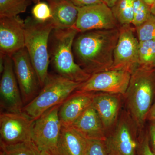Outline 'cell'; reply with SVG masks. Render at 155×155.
Here are the masks:
<instances>
[{
    "mask_svg": "<svg viewBox=\"0 0 155 155\" xmlns=\"http://www.w3.org/2000/svg\"><path fill=\"white\" fill-rule=\"evenodd\" d=\"M119 27L78 34L73 43V54L76 63L85 72L91 75L110 68Z\"/></svg>",
    "mask_w": 155,
    "mask_h": 155,
    "instance_id": "1",
    "label": "cell"
},
{
    "mask_svg": "<svg viewBox=\"0 0 155 155\" xmlns=\"http://www.w3.org/2000/svg\"><path fill=\"white\" fill-rule=\"evenodd\" d=\"M78 31L75 28H54L50 35V63L57 74L76 82L83 83L91 76L76 63L73 44Z\"/></svg>",
    "mask_w": 155,
    "mask_h": 155,
    "instance_id": "2",
    "label": "cell"
},
{
    "mask_svg": "<svg viewBox=\"0 0 155 155\" xmlns=\"http://www.w3.org/2000/svg\"><path fill=\"white\" fill-rule=\"evenodd\" d=\"M124 97L128 112L139 130L155 101V68L138 67L131 74Z\"/></svg>",
    "mask_w": 155,
    "mask_h": 155,
    "instance_id": "3",
    "label": "cell"
},
{
    "mask_svg": "<svg viewBox=\"0 0 155 155\" xmlns=\"http://www.w3.org/2000/svg\"><path fill=\"white\" fill-rule=\"evenodd\" d=\"M24 21L25 47L42 88L49 74V41L51 33L55 28L54 25L51 19L46 22H39L32 17H28Z\"/></svg>",
    "mask_w": 155,
    "mask_h": 155,
    "instance_id": "4",
    "label": "cell"
},
{
    "mask_svg": "<svg viewBox=\"0 0 155 155\" xmlns=\"http://www.w3.org/2000/svg\"><path fill=\"white\" fill-rule=\"evenodd\" d=\"M81 83L58 74H49L41 90L24 106L22 113L35 120L49 109L62 104Z\"/></svg>",
    "mask_w": 155,
    "mask_h": 155,
    "instance_id": "5",
    "label": "cell"
},
{
    "mask_svg": "<svg viewBox=\"0 0 155 155\" xmlns=\"http://www.w3.org/2000/svg\"><path fill=\"white\" fill-rule=\"evenodd\" d=\"M61 105L49 109L34 122L31 142L39 152L56 155L62 127L59 115Z\"/></svg>",
    "mask_w": 155,
    "mask_h": 155,
    "instance_id": "6",
    "label": "cell"
},
{
    "mask_svg": "<svg viewBox=\"0 0 155 155\" xmlns=\"http://www.w3.org/2000/svg\"><path fill=\"white\" fill-rule=\"evenodd\" d=\"M138 130L129 113H122L114 130L107 134L105 140L109 155H137Z\"/></svg>",
    "mask_w": 155,
    "mask_h": 155,
    "instance_id": "7",
    "label": "cell"
},
{
    "mask_svg": "<svg viewBox=\"0 0 155 155\" xmlns=\"http://www.w3.org/2000/svg\"><path fill=\"white\" fill-rule=\"evenodd\" d=\"M34 121L22 112H2L0 115V146L31 142Z\"/></svg>",
    "mask_w": 155,
    "mask_h": 155,
    "instance_id": "8",
    "label": "cell"
},
{
    "mask_svg": "<svg viewBox=\"0 0 155 155\" xmlns=\"http://www.w3.org/2000/svg\"><path fill=\"white\" fill-rule=\"evenodd\" d=\"M131 25H120L119 35L114 52V62L109 69L124 70L131 74L139 67L138 38Z\"/></svg>",
    "mask_w": 155,
    "mask_h": 155,
    "instance_id": "9",
    "label": "cell"
},
{
    "mask_svg": "<svg viewBox=\"0 0 155 155\" xmlns=\"http://www.w3.org/2000/svg\"><path fill=\"white\" fill-rule=\"evenodd\" d=\"M131 73L124 70L110 69L92 74L81 83L78 90L90 92H103L124 96Z\"/></svg>",
    "mask_w": 155,
    "mask_h": 155,
    "instance_id": "10",
    "label": "cell"
},
{
    "mask_svg": "<svg viewBox=\"0 0 155 155\" xmlns=\"http://www.w3.org/2000/svg\"><path fill=\"white\" fill-rule=\"evenodd\" d=\"M78 8V16L74 28L78 33L120 27L111 8L105 3Z\"/></svg>",
    "mask_w": 155,
    "mask_h": 155,
    "instance_id": "11",
    "label": "cell"
},
{
    "mask_svg": "<svg viewBox=\"0 0 155 155\" xmlns=\"http://www.w3.org/2000/svg\"><path fill=\"white\" fill-rule=\"evenodd\" d=\"M11 58L25 106L38 94L41 87L38 77L25 47L15 53Z\"/></svg>",
    "mask_w": 155,
    "mask_h": 155,
    "instance_id": "12",
    "label": "cell"
},
{
    "mask_svg": "<svg viewBox=\"0 0 155 155\" xmlns=\"http://www.w3.org/2000/svg\"><path fill=\"white\" fill-rule=\"evenodd\" d=\"M1 108L3 112L21 113L24 104L11 57L5 56L4 67L0 82Z\"/></svg>",
    "mask_w": 155,
    "mask_h": 155,
    "instance_id": "13",
    "label": "cell"
},
{
    "mask_svg": "<svg viewBox=\"0 0 155 155\" xmlns=\"http://www.w3.org/2000/svg\"><path fill=\"white\" fill-rule=\"evenodd\" d=\"M25 47V21L19 16L0 17V53L12 57Z\"/></svg>",
    "mask_w": 155,
    "mask_h": 155,
    "instance_id": "14",
    "label": "cell"
},
{
    "mask_svg": "<svg viewBox=\"0 0 155 155\" xmlns=\"http://www.w3.org/2000/svg\"><path fill=\"white\" fill-rule=\"evenodd\" d=\"M95 92L76 90L61 104L59 109V118L62 126H70L92 105Z\"/></svg>",
    "mask_w": 155,
    "mask_h": 155,
    "instance_id": "15",
    "label": "cell"
},
{
    "mask_svg": "<svg viewBox=\"0 0 155 155\" xmlns=\"http://www.w3.org/2000/svg\"><path fill=\"white\" fill-rule=\"evenodd\" d=\"M120 94L95 92L92 106L98 114L106 131L110 130L118 121L121 107Z\"/></svg>",
    "mask_w": 155,
    "mask_h": 155,
    "instance_id": "16",
    "label": "cell"
},
{
    "mask_svg": "<svg viewBox=\"0 0 155 155\" xmlns=\"http://www.w3.org/2000/svg\"><path fill=\"white\" fill-rule=\"evenodd\" d=\"M86 139L105 140L107 134L98 114L92 105L71 125Z\"/></svg>",
    "mask_w": 155,
    "mask_h": 155,
    "instance_id": "17",
    "label": "cell"
},
{
    "mask_svg": "<svg viewBox=\"0 0 155 155\" xmlns=\"http://www.w3.org/2000/svg\"><path fill=\"white\" fill-rule=\"evenodd\" d=\"M87 139L71 126H62L56 155H85Z\"/></svg>",
    "mask_w": 155,
    "mask_h": 155,
    "instance_id": "18",
    "label": "cell"
},
{
    "mask_svg": "<svg viewBox=\"0 0 155 155\" xmlns=\"http://www.w3.org/2000/svg\"><path fill=\"white\" fill-rule=\"evenodd\" d=\"M55 28H74L78 16V8L70 0H51L48 2Z\"/></svg>",
    "mask_w": 155,
    "mask_h": 155,
    "instance_id": "19",
    "label": "cell"
},
{
    "mask_svg": "<svg viewBox=\"0 0 155 155\" xmlns=\"http://www.w3.org/2000/svg\"><path fill=\"white\" fill-rule=\"evenodd\" d=\"M111 8L114 17L120 25L132 24L133 0H117Z\"/></svg>",
    "mask_w": 155,
    "mask_h": 155,
    "instance_id": "20",
    "label": "cell"
},
{
    "mask_svg": "<svg viewBox=\"0 0 155 155\" xmlns=\"http://www.w3.org/2000/svg\"><path fill=\"white\" fill-rule=\"evenodd\" d=\"M139 67L155 68V40L139 41Z\"/></svg>",
    "mask_w": 155,
    "mask_h": 155,
    "instance_id": "21",
    "label": "cell"
},
{
    "mask_svg": "<svg viewBox=\"0 0 155 155\" xmlns=\"http://www.w3.org/2000/svg\"><path fill=\"white\" fill-rule=\"evenodd\" d=\"M32 0H0V17H12L24 13Z\"/></svg>",
    "mask_w": 155,
    "mask_h": 155,
    "instance_id": "22",
    "label": "cell"
},
{
    "mask_svg": "<svg viewBox=\"0 0 155 155\" xmlns=\"http://www.w3.org/2000/svg\"><path fill=\"white\" fill-rule=\"evenodd\" d=\"M0 155H37V150L32 142L1 146Z\"/></svg>",
    "mask_w": 155,
    "mask_h": 155,
    "instance_id": "23",
    "label": "cell"
},
{
    "mask_svg": "<svg viewBox=\"0 0 155 155\" xmlns=\"http://www.w3.org/2000/svg\"><path fill=\"white\" fill-rule=\"evenodd\" d=\"M133 19L132 24L134 27L147 20L152 14L151 8L143 0H133Z\"/></svg>",
    "mask_w": 155,
    "mask_h": 155,
    "instance_id": "24",
    "label": "cell"
},
{
    "mask_svg": "<svg viewBox=\"0 0 155 155\" xmlns=\"http://www.w3.org/2000/svg\"><path fill=\"white\" fill-rule=\"evenodd\" d=\"M139 41L155 40V16L152 14L147 20L134 27Z\"/></svg>",
    "mask_w": 155,
    "mask_h": 155,
    "instance_id": "25",
    "label": "cell"
},
{
    "mask_svg": "<svg viewBox=\"0 0 155 155\" xmlns=\"http://www.w3.org/2000/svg\"><path fill=\"white\" fill-rule=\"evenodd\" d=\"M32 17L39 22H46L52 19V14L49 5L45 2L39 1L31 10Z\"/></svg>",
    "mask_w": 155,
    "mask_h": 155,
    "instance_id": "26",
    "label": "cell"
},
{
    "mask_svg": "<svg viewBox=\"0 0 155 155\" xmlns=\"http://www.w3.org/2000/svg\"><path fill=\"white\" fill-rule=\"evenodd\" d=\"M85 155H109L105 140L87 139Z\"/></svg>",
    "mask_w": 155,
    "mask_h": 155,
    "instance_id": "27",
    "label": "cell"
},
{
    "mask_svg": "<svg viewBox=\"0 0 155 155\" xmlns=\"http://www.w3.org/2000/svg\"><path fill=\"white\" fill-rule=\"evenodd\" d=\"M137 155H155L150 146L147 131L142 132L139 136Z\"/></svg>",
    "mask_w": 155,
    "mask_h": 155,
    "instance_id": "28",
    "label": "cell"
},
{
    "mask_svg": "<svg viewBox=\"0 0 155 155\" xmlns=\"http://www.w3.org/2000/svg\"><path fill=\"white\" fill-rule=\"evenodd\" d=\"M147 133L150 146L153 152L155 154V122H150Z\"/></svg>",
    "mask_w": 155,
    "mask_h": 155,
    "instance_id": "29",
    "label": "cell"
},
{
    "mask_svg": "<svg viewBox=\"0 0 155 155\" xmlns=\"http://www.w3.org/2000/svg\"><path fill=\"white\" fill-rule=\"evenodd\" d=\"M77 7H83L104 3L105 0H70Z\"/></svg>",
    "mask_w": 155,
    "mask_h": 155,
    "instance_id": "30",
    "label": "cell"
},
{
    "mask_svg": "<svg viewBox=\"0 0 155 155\" xmlns=\"http://www.w3.org/2000/svg\"><path fill=\"white\" fill-rule=\"evenodd\" d=\"M147 120L149 122H155V101L148 114Z\"/></svg>",
    "mask_w": 155,
    "mask_h": 155,
    "instance_id": "31",
    "label": "cell"
},
{
    "mask_svg": "<svg viewBox=\"0 0 155 155\" xmlns=\"http://www.w3.org/2000/svg\"><path fill=\"white\" fill-rule=\"evenodd\" d=\"M117 0H105L104 3L110 8H112L117 2Z\"/></svg>",
    "mask_w": 155,
    "mask_h": 155,
    "instance_id": "32",
    "label": "cell"
},
{
    "mask_svg": "<svg viewBox=\"0 0 155 155\" xmlns=\"http://www.w3.org/2000/svg\"><path fill=\"white\" fill-rule=\"evenodd\" d=\"M143 1L151 8H152L155 4V0H143Z\"/></svg>",
    "mask_w": 155,
    "mask_h": 155,
    "instance_id": "33",
    "label": "cell"
},
{
    "mask_svg": "<svg viewBox=\"0 0 155 155\" xmlns=\"http://www.w3.org/2000/svg\"><path fill=\"white\" fill-rule=\"evenodd\" d=\"M151 12L152 14L155 16V4L151 8Z\"/></svg>",
    "mask_w": 155,
    "mask_h": 155,
    "instance_id": "34",
    "label": "cell"
},
{
    "mask_svg": "<svg viewBox=\"0 0 155 155\" xmlns=\"http://www.w3.org/2000/svg\"><path fill=\"white\" fill-rule=\"evenodd\" d=\"M37 155H48L47 154H45L43 153H41L39 152L38 150H37Z\"/></svg>",
    "mask_w": 155,
    "mask_h": 155,
    "instance_id": "35",
    "label": "cell"
},
{
    "mask_svg": "<svg viewBox=\"0 0 155 155\" xmlns=\"http://www.w3.org/2000/svg\"><path fill=\"white\" fill-rule=\"evenodd\" d=\"M40 1V0H32V2H34L35 3H36L38 2H39V1Z\"/></svg>",
    "mask_w": 155,
    "mask_h": 155,
    "instance_id": "36",
    "label": "cell"
},
{
    "mask_svg": "<svg viewBox=\"0 0 155 155\" xmlns=\"http://www.w3.org/2000/svg\"><path fill=\"white\" fill-rule=\"evenodd\" d=\"M47 1L48 2V1H51V0H47Z\"/></svg>",
    "mask_w": 155,
    "mask_h": 155,
    "instance_id": "37",
    "label": "cell"
}]
</instances>
